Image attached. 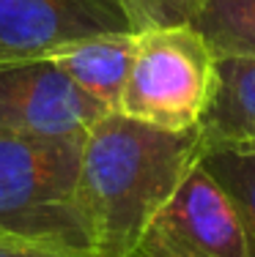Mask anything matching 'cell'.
Segmentation results:
<instances>
[{
    "label": "cell",
    "mask_w": 255,
    "mask_h": 257,
    "mask_svg": "<svg viewBox=\"0 0 255 257\" xmlns=\"http://www.w3.org/2000/svg\"><path fill=\"white\" fill-rule=\"evenodd\" d=\"M200 164L225 189V194L241 219V227H244L247 252H250V257H255V154L211 151L203 156Z\"/></svg>",
    "instance_id": "cell-10"
},
{
    "label": "cell",
    "mask_w": 255,
    "mask_h": 257,
    "mask_svg": "<svg viewBox=\"0 0 255 257\" xmlns=\"http://www.w3.org/2000/svg\"><path fill=\"white\" fill-rule=\"evenodd\" d=\"M107 112L50 58L0 63V134L82 140Z\"/></svg>",
    "instance_id": "cell-5"
},
{
    "label": "cell",
    "mask_w": 255,
    "mask_h": 257,
    "mask_svg": "<svg viewBox=\"0 0 255 257\" xmlns=\"http://www.w3.org/2000/svg\"><path fill=\"white\" fill-rule=\"evenodd\" d=\"M190 28L214 58H255V0H206Z\"/></svg>",
    "instance_id": "cell-9"
},
{
    "label": "cell",
    "mask_w": 255,
    "mask_h": 257,
    "mask_svg": "<svg viewBox=\"0 0 255 257\" xmlns=\"http://www.w3.org/2000/svg\"><path fill=\"white\" fill-rule=\"evenodd\" d=\"M200 128L167 132L107 112L82 143L80 200L94 257H126L151 219L203 162Z\"/></svg>",
    "instance_id": "cell-1"
},
{
    "label": "cell",
    "mask_w": 255,
    "mask_h": 257,
    "mask_svg": "<svg viewBox=\"0 0 255 257\" xmlns=\"http://www.w3.org/2000/svg\"><path fill=\"white\" fill-rule=\"evenodd\" d=\"M214 63L190 25L140 30L118 112L167 132L195 128L214 90Z\"/></svg>",
    "instance_id": "cell-3"
},
{
    "label": "cell",
    "mask_w": 255,
    "mask_h": 257,
    "mask_svg": "<svg viewBox=\"0 0 255 257\" xmlns=\"http://www.w3.org/2000/svg\"><path fill=\"white\" fill-rule=\"evenodd\" d=\"M137 33H110L94 36L74 44L60 47L50 55V60L74 79L77 88L105 104L110 112H118L121 93L135 60Z\"/></svg>",
    "instance_id": "cell-8"
},
{
    "label": "cell",
    "mask_w": 255,
    "mask_h": 257,
    "mask_svg": "<svg viewBox=\"0 0 255 257\" xmlns=\"http://www.w3.org/2000/svg\"><path fill=\"white\" fill-rule=\"evenodd\" d=\"M126 257H250L225 189L198 164Z\"/></svg>",
    "instance_id": "cell-4"
},
{
    "label": "cell",
    "mask_w": 255,
    "mask_h": 257,
    "mask_svg": "<svg viewBox=\"0 0 255 257\" xmlns=\"http://www.w3.org/2000/svg\"><path fill=\"white\" fill-rule=\"evenodd\" d=\"M0 257H94V254L39 246V243H25V241H14V238H0Z\"/></svg>",
    "instance_id": "cell-12"
},
{
    "label": "cell",
    "mask_w": 255,
    "mask_h": 257,
    "mask_svg": "<svg viewBox=\"0 0 255 257\" xmlns=\"http://www.w3.org/2000/svg\"><path fill=\"white\" fill-rule=\"evenodd\" d=\"M206 0H129L137 22L145 28L190 25Z\"/></svg>",
    "instance_id": "cell-11"
},
{
    "label": "cell",
    "mask_w": 255,
    "mask_h": 257,
    "mask_svg": "<svg viewBox=\"0 0 255 257\" xmlns=\"http://www.w3.org/2000/svg\"><path fill=\"white\" fill-rule=\"evenodd\" d=\"M82 143L0 134V238L94 254L80 200Z\"/></svg>",
    "instance_id": "cell-2"
},
{
    "label": "cell",
    "mask_w": 255,
    "mask_h": 257,
    "mask_svg": "<svg viewBox=\"0 0 255 257\" xmlns=\"http://www.w3.org/2000/svg\"><path fill=\"white\" fill-rule=\"evenodd\" d=\"M198 128L206 154H255V58H217Z\"/></svg>",
    "instance_id": "cell-7"
},
{
    "label": "cell",
    "mask_w": 255,
    "mask_h": 257,
    "mask_svg": "<svg viewBox=\"0 0 255 257\" xmlns=\"http://www.w3.org/2000/svg\"><path fill=\"white\" fill-rule=\"evenodd\" d=\"M140 30L129 0H0V63L50 58L82 39Z\"/></svg>",
    "instance_id": "cell-6"
}]
</instances>
